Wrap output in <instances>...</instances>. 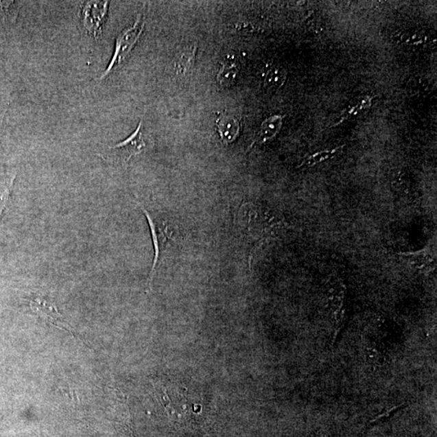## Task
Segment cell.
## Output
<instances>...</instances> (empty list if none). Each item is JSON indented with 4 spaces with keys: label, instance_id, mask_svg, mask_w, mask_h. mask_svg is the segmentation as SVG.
Returning a JSON list of instances; mask_svg holds the SVG:
<instances>
[{
    "label": "cell",
    "instance_id": "6da1fadb",
    "mask_svg": "<svg viewBox=\"0 0 437 437\" xmlns=\"http://www.w3.org/2000/svg\"><path fill=\"white\" fill-rule=\"evenodd\" d=\"M141 209L143 214L146 216L148 224H150L153 246H154V260H153L150 279H148V286L151 290L152 282L161 264L162 258L167 250L171 241H173L174 229L173 225L168 220L152 214L150 211L143 206Z\"/></svg>",
    "mask_w": 437,
    "mask_h": 437
},
{
    "label": "cell",
    "instance_id": "7a4b0ae2",
    "mask_svg": "<svg viewBox=\"0 0 437 437\" xmlns=\"http://www.w3.org/2000/svg\"><path fill=\"white\" fill-rule=\"evenodd\" d=\"M144 26H145V21H144L141 15H139L132 27L121 31L116 39L114 56H113L110 65L108 66L100 80L106 78L113 71L127 60L130 54L133 51L135 45L141 38L144 30Z\"/></svg>",
    "mask_w": 437,
    "mask_h": 437
},
{
    "label": "cell",
    "instance_id": "3957f363",
    "mask_svg": "<svg viewBox=\"0 0 437 437\" xmlns=\"http://www.w3.org/2000/svg\"><path fill=\"white\" fill-rule=\"evenodd\" d=\"M142 119L134 133L130 135L123 142L115 144L114 146L107 147L106 156H103L104 159L113 158L118 161L121 164H128V161L135 156L141 154L147 151V143L143 134V121Z\"/></svg>",
    "mask_w": 437,
    "mask_h": 437
},
{
    "label": "cell",
    "instance_id": "277c9868",
    "mask_svg": "<svg viewBox=\"0 0 437 437\" xmlns=\"http://www.w3.org/2000/svg\"><path fill=\"white\" fill-rule=\"evenodd\" d=\"M108 7L109 2H88L82 8L81 20L84 28L95 38L102 34V25L106 20Z\"/></svg>",
    "mask_w": 437,
    "mask_h": 437
},
{
    "label": "cell",
    "instance_id": "5b68a950",
    "mask_svg": "<svg viewBox=\"0 0 437 437\" xmlns=\"http://www.w3.org/2000/svg\"><path fill=\"white\" fill-rule=\"evenodd\" d=\"M30 306L38 316L46 320L54 326L69 331L72 335L75 336L74 329L64 321L55 305L49 303V301L40 298V297H35L34 300L30 301Z\"/></svg>",
    "mask_w": 437,
    "mask_h": 437
},
{
    "label": "cell",
    "instance_id": "8992f818",
    "mask_svg": "<svg viewBox=\"0 0 437 437\" xmlns=\"http://www.w3.org/2000/svg\"><path fill=\"white\" fill-rule=\"evenodd\" d=\"M220 139L224 145H229L237 141L241 132L240 121L237 117L229 114H222L216 120Z\"/></svg>",
    "mask_w": 437,
    "mask_h": 437
},
{
    "label": "cell",
    "instance_id": "52a82bcc",
    "mask_svg": "<svg viewBox=\"0 0 437 437\" xmlns=\"http://www.w3.org/2000/svg\"><path fill=\"white\" fill-rule=\"evenodd\" d=\"M285 116L281 115H274L265 119L257 133L253 143H251L250 147L255 144L268 143L277 137L281 132L283 126V119Z\"/></svg>",
    "mask_w": 437,
    "mask_h": 437
},
{
    "label": "cell",
    "instance_id": "ba28073f",
    "mask_svg": "<svg viewBox=\"0 0 437 437\" xmlns=\"http://www.w3.org/2000/svg\"><path fill=\"white\" fill-rule=\"evenodd\" d=\"M240 64L233 57H228L223 62L220 67L216 79L222 87H231L236 83L239 73H240Z\"/></svg>",
    "mask_w": 437,
    "mask_h": 437
},
{
    "label": "cell",
    "instance_id": "9c48e42d",
    "mask_svg": "<svg viewBox=\"0 0 437 437\" xmlns=\"http://www.w3.org/2000/svg\"><path fill=\"white\" fill-rule=\"evenodd\" d=\"M196 52L197 46L193 45L180 53L174 62V69L178 75H187L192 70L195 66Z\"/></svg>",
    "mask_w": 437,
    "mask_h": 437
},
{
    "label": "cell",
    "instance_id": "30bf717a",
    "mask_svg": "<svg viewBox=\"0 0 437 437\" xmlns=\"http://www.w3.org/2000/svg\"><path fill=\"white\" fill-rule=\"evenodd\" d=\"M287 78V71L283 67L273 65L265 72L263 84L268 89L281 88L285 85Z\"/></svg>",
    "mask_w": 437,
    "mask_h": 437
},
{
    "label": "cell",
    "instance_id": "8fae6325",
    "mask_svg": "<svg viewBox=\"0 0 437 437\" xmlns=\"http://www.w3.org/2000/svg\"><path fill=\"white\" fill-rule=\"evenodd\" d=\"M427 35L421 30L403 31L395 36L396 42L405 47H416L427 42Z\"/></svg>",
    "mask_w": 437,
    "mask_h": 437
},
{
    "label": "cell",
    "instance_id": "7c38bea8",
    "mask_svg": "<svg viewBox=\"0 0 437 437\" xmlns=\"http://www.w3.org/2000/svg\"><path fill=\"white\" fill-rule=\"evenodd\" d=\"M373 103V97L369 96L363 97L359 99L358 101L351 103L346 109L342 112L340 123L336 125H339L342 121L355 119V117L363 114L367 110L370 109Z\"/></svg>",
    "mask_w": 437,
    "mask_h": 437
},
{
    "label": "cell",
    "instance_id": "4fadbf2b",
    "mask_svg": "<svg viewBox=\"0 0 437 437\" xmlns=\"http://www.w3.org/2000/svg\"><path fill=\"white\" fill-rule=\"evenodd\" d=\"M342 147L344 146L337 147L333 148V150H322L313 153V154H310L306 157L303 163H301L300 167H312V166L321 164L324 161L330 160L342 150Z\"/></svg>",
    "mask_w": 437,
    "mask_h": 437
},
{
    "label": "cell",
    "instance_id": "5bb4252c",
    "mask_svg": "<svg viewBox=\"0 0 437 437\" xmlns=\"http://www.w3.org/2000/svg\"><path fill=\"white\" fill-rule=\"evenodd\" d=\"M16 174H8L0 182V218L10 198Z\"/></svg>",
    "mask_w": 437,
    "mask_h": 437
}]
</instances>
